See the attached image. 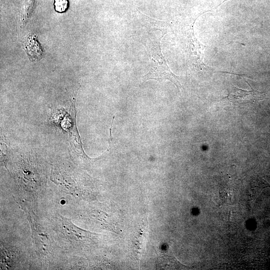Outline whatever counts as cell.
<instances>
[{"instance_id":"obj_3","label":"cell","mask_w":270,"mask_h":270,"mask_svg":"<svg viewBox=\"0 0 270 270\" xmlns=\"http://www.w3.org/2000/svg\"><path fill=\"white\" fill-rule=\"evenodd\" d=\"M52 220L54 230L70 247L76 250L82 248L92 240L94 234L78 228L60 214L55 215Z\"/></svg>"},{"instance_id":"obj_6","label":"cell","mask_w":270,"mask_h":270,"mask_svg":"<svg viewBox=\"0 0 270 270\" xmlns=\"http://www.w3.org/2000/svg\"><path fill=\"white\" fill-rule=\"evenodd\" d=\"M1 268L2 269H12L18 264L20 254L17 249L11 246L1 244Z\"/></svg>"},{"instance_id":"obj_5","label":"cell","mask_w":270,"mask_h":270,"mask_svg":"<svg viewBox=\"0 0 270 270\" xmlns=\"http://www.w3.org/2000/svg\"><path fill=\"white\" fill-rule=\"evenodd\" d=\"M195 20L190 24L186 36V51L188 62L192 65L204 68L206 65L202 62L204 46L201 44L196 38L193 30Z\"/></svg>"},{"instance_id":"obj_4","label":"cell","mask_w":270,"mask_h":270,"mask_svg":"<svg viewBox=\"0 0 270 270\" xmlns=\"http://www.w3.org/2000/svg\"><path fill=\"white\" fill-rule=\"evenodd\" d=\"M244 90L232 85L228 89V94L226 98L236 106H242L256 103L266 99V94L254 89Z\"/></svg>"},{"instance_id":"obj_7","label":"cell","mask_w":270,"mask_h":270,"mask_svg":"<svg viewBox=\"0 0 270 270\" xmlns=\"http://www.w3.org/2000/svg\"><path fill=\"white\" fill-rule=\"evenodd\" d=\"M36 0H24L22 8V15H29L34 8Z\"/></svg>"},{"instance_id":"obj_1","label":"cell","mask_w":270,"mask_h":270,"mask_svg":"<svg viewBox=\"0 0 270 270\" xmlns=\"http://www.w3.org/2000/svg\"><path fill=\"white\" fill-rule=\"evenodd\" d=\"M164 35L162 34L157 40H149L144 44L150 64L149 70L142 77V80L144 81L155 80L159 82L168 80L176 86L180 92L182 86L179 81V77L170 70L161 51L160 40Z\"/></svg>"},{"instance_id":"obj_2","label":"cell","mask_w":270,"mask_h":270,"mask_svg":"<svg viewBox=\"0 0 270 270\" xmlns=\"http://www.w3.org/2000/svg\"><path fill=\"white\" fill-rule=\"evenodd\" d=\"M22 209L27 215L30 222L34 246L38 255L45 260H51L54 258L56 244L50 234L36 217L32 210L28 209L23 202L20 203Z\"/></svg>"},{"instance_id":"obj_8","label":"cell","mask_w":270,"mask_h":270,"mask_svg":"<svg viewBox=\"0 0 270 270\" xmlns=\"http://www.w3.org/2000/svg\"><path fill=\"white\" fill-rule=\"evenodd\" d=\"M55 10L58 12H64L68 7V0H54Z\"/></svg>"}]
</instances>
